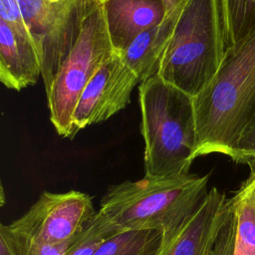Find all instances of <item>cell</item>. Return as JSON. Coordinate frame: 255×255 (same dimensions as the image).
<instances>
[{"label": "cell", "mask_w": 255, "mask_h": 255, "mask_svg": "<svg viewBox=\"0 0 255 255\" xmlns=\"http://www.w3.org/2000/svg\"><path fill=\"white\" fill-rule=\"evenodd\" d=\"M227 48L239 42L255 25V0H220Z\"/></svg>", "instance_id": "15"}, {"label": "cell", "mask_w": 255, "mask_h": 255, "mask_svg": "<svg viewBox=\"0 0 255 255\" xmlns=\"http://www.w3.org/2000/svg\"><path fill=\"white\" fill-rule=\"evenodd\" d=\"M161 234L154 230H126L109 238L95 255H155Z\"/></svg>", "instance_id": "14"}, {"label": "cell", "mask_w": 255, "mask_h": 255, "mask_svg": "<svg viewBox=\"0 0 255 255\" xmlns=\"http://www.w3.org/2000/svg\"><path fill=\"white\" fill-rule=\"evenodd\" d=\"M122 231L98 210L83 231L71 242L66 255H95L109 238Z\"/></svg>", "instance_id": "16"}, {"label": "cell", "mask_w": 255, "mask_h": 255, "mask_svg": "<svg viewBox=\"0 0 255 255\" xmlns=\"http://www.w3.org/2000/svg\"><path fill=\"white\" fill-rule=\"evenodd\" d=\"M182 7L167 14L161 23L140 33L122 53H119L137 77L139 84L158 74L161 60Z\"/></svg>", "instance_id": "12"}, {"label": "cell", "mask_w": 255, "mask_h": 255, "mask_svg": "<svg viewBox=\"0 0 255 255\" xmlns=\"http://www.w3.org/2000/svg\"><path fill=\"white\" fill-rule=\"evenodd\" d=\"M138 99L144 176L189 173L197 146L193 97L156 75L140 83Z\"/></svg>", "instance_id": "3"}, {"label": "cell", "mask_w": 255, "mask_h": 255, "mask_svg": "<svg viewBox=\"0 0 255 255\" xmlns=\"http://www.w3.org/2000/svg\"><path fill=\"white\" fill-rule=\"evenodd\" d=\"M209 174L146 177L111 185L99 210L123 231L154 230L166 240L208 192Z\"/></svg>", "instance_id": "2"}, {"label": "cell", "mask_w": 255, "mask_h": 255, "mask_svg": "<svg viewBox=\"0 0 255 255\" xmlns=\"http://www.w3.org/2000/svg\"><path fill=\"white\" fill-rule=\"evenodd\" d=\"M115 52L122 53L140 33L166 17L163 0H100Z\"/></svg>", "instance_id": "10"}, {"label": "cell", "mask_w": 255, "mask_h": 255, "mask_svg": "<svg viewBox=\"0 0 255 255\" xmlns=\"http://www.w3.org/2000/svg\"><path fill=\"white\" fill-rule=\"evenodd\" d=\"M235 239V215L231 199L224 223L214 243L211 255H233Z\"/></svg>", "instance_id": "18"}, {"label": "cell", "mask_w": 255, "mask_h": 255, "mask_svg": "<svg viewBox=\"0 0 255 255\" xmlns=\"http://www.w3.org/2000/svg\"><path fill=\"white\" fill-rule=\"evenodd\" d=\"M98 210L85 192L44 191L18 219L7 224L15 235L45 244H71Z\"/></svg>", "instance_id": "7"}, {"label": "cell", "mask_w": 255, "mask_h": 255, "mask_svg": "<svg viewBox=\"0 0 255 255\" xmlns=\"http://www.w3.org/2000/svg\"><path fill=\"white\" fill-rule=\"evenodd\" d=\"M193 104L195 158L220 153L236 161L239 138L255 111V25L226 49L218 72Z\"/></svg>", "instance_id": "1"}, {"label": "cell", "mask_w": 255, "mask_h": 255, "mask_svg": "<svg viewBox=\"0 0 255 255\" xmlns=\"http://www.w3.org/2000/svg\"><path fill=\"white\" fill-rule=\"evenodd\" d=\"M0 19L21 29H27L18 0H0Z\"/></svg>", "instance_id": "20"}, {"label": "cell", "mask_w": 255, "mask_h": 255, "mask_svg": "<svg viewBox=\"0 0 255 255\" xmlns=\"http://www.w3.org/2000/svg\"><path fill=\"white\" fill-rule=\"evenodd\" d=\"M137 77L114 51L83 90L72 116L74 136L86 127L105 122L124 110L130 101V95Z\"/></svg>", "instance_id": "8"}, {"label": "cell", "mask_w": 255, "mask_h": 255, "mask_svg": "<svg viewBox=\"0 0 255 255\" xmlns=\"http://www.w3.org/2000/svg\"><path fill=\"white\" fill-rule=\"evenodd\" d=\"M213 246H214V245H213ZM212 249H213V248H212ZM212 249H211V250H210V251H209V252H208V253H207V255H211V252H212Z\"/></svg>", "instance_id": "22"}, {"label": "cell", "mask_w": 255, "mask_h": 255, "mask_svg": "<svg viewBox=\"0 0 255 255\" xmlns=\"http://www.w3.org/2000/svg\"><path fill=\"white\" fill-rule=\"evenodd\" d=\"M235 162L246 163L249 166L255 163V111L239 138Z\"/></svg>", "instance_id": "19"}, {"label": "cell", "mask_w": 255, "mask_h": 255, "mask_svg": "<svg viewBox=\"0 0 255 255\" xmlns=\"http://www.w3.org/2000/svg\"><path fill=\"white\" fill-rule=\"evenodd\" d=\"M186 1L187 0H163L165 10H166V15L182 7L186 3Z\"/></svg>", "instance_id": "21"}, {"label": "cell", "mask_w": 255, "mask_h": 255, "mask_svg": "<svg viewBox=\"0 0 255 255\" xmlns=\"http://www.w3.org/2000/svg\"><path fill=\"white\" fill-rule=\"evenodd\" d=\"M70 244H45L13 234L5 224L0 226V255H66Z\"/></svg>", "instance_id": "17"}, {"label": "cell", "mask_w": 255, "mask_h": 255, "mask_svg": "<svg viewBox=\"0 0 255 255\" xmlns=\"http://www.w3.org/2000/svg\"><path fill=\"white\" fill-rule=\"evenodd\" d=\"M229 209V198L211 187L196 209L166 240L155 255H207L213 248Z\"/></svg>", "instance_id": "9"}, {"label": "cell", "mask_w": 255, "mask_h": 255, "mask_svg": "<svg viewBox=\"0 0 255 255\" xmlns=\"http://www.w3.org/2000/svg\"><path fill=\"white\" fill-rule=\"evenodd\" d=\"M226 49L220 0H187L157 76L195 97L218 72Z\"/></svg>", "instance_id": "4"}, {"label": "cell", "mask_w": 255, "mask_h": 255, "mask_svg": "<svg viewBox=\"0 0 255 255\" xmlns=\"http://www.w3.org/2000/svg\"><path fill=\"white\" fill-rule=\"evenodd\" d=\"M249 176L231 196L235 215L233 255H255V163Z\"/></svg>", "instance_id": "13"}, {"label": "cell", "mask_w": 255, "mask_h": 255, "mask_svg": "<svg viewBox=\"0 0 255 255\" xmlns=\"http://www.w3.org/2000/svg\"><path fill=\"white\" fill-rule=\"evenodd\" d=\"M42 77L39 53L28 30L0 19V81L20 91Z\"/></svg>", "instance_id": "11"}, {"label": "cell", "mask_w": 255, "mask_h": 255, "mask_svg": "<svg viewBox=\"0 0 255 255\" xmlns=\"http://www.w3.org/2000/svg\"><path fill=\"white\" fill-rule=\"evenodd\" d=\"M101 5L85 20L80 36L46 90L50 120L63 137L73 138L72 116L86 85L113 55Z\"/></svg>", "instance_id": "5"}, {"label": "cell", "mask_w": 255, "mask_h": 255, "mask_svg": "<svg viewBox=\"0 0 255 255\" xmlns=\"http://www.w3.org/2000/svg\"><path fill=\"white\" fill-rule=\"evenodd\" d=\"M24 21L39 53L42 79L48 90L75 46L86 18L100 0H18Z\"/></svg>", "instance_id": "6"}]
</instances>
